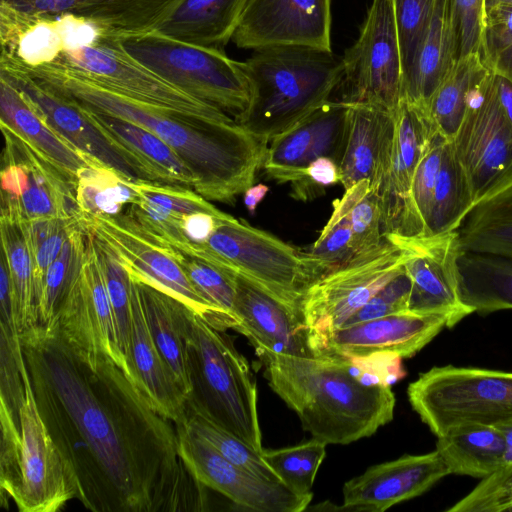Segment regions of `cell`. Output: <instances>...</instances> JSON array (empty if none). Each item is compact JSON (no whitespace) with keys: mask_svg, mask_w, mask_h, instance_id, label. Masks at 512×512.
Wrapping results in <instances>:
<instances>
[{"mask_svg":"<svg viewBox=\"0 0 512 512\" xmlns=\"http://www.w3.org/2000/svg\"><path fill=\"white\" fill-rule=\"evenodd\" d=\"M40 414L94 512L205 510L204 485L183 461L176 424L104 352L55 323L19 335Z\"/></svg>","mask_w":512,"mask_h":512,"instance_id":"1","label":"cell"},{"mask_svg":"<svg viewBox=\"0 0 512 512\" xmlns=\"http://www.w3.org/2000/svg\"><path fill=\"white\" fill-rule=\"evenodd\" d=\"M40 83L77 103L135 123L163 140L189 166L195 191L208 200L232 205L255 181L269 142L237 122L202 124L119 95L60 58L26 65Z\"/></svg>","mask_w":512,"mask_h":512,"instance_id":"2","label":"cell"},{"mask_svg":"<svg viewBox=\"0 0 512 512\" xmlns=\"http://www.w3.org/2000/svg\"><path fill=\"white\" fill-rule=\"evenodd\" d=\"M258 354L270 388L298 415L303 429L327 445L369 437L393 419V373L381 355Z\"/></svg>","mask_w":512,"mask_h":512,"instance_id":"3","label":"cell"},{"mask_svg":"<svg viewBox=\"0 0 512 512\" xmlns=\"http://www.w3.org/2000/svg\"><path fill=\"white\" fill-rule=\"evenodd\" d=\"M243 63L251 98L238 123L268 142L331 100L343 73L332 51L305 47L256 50Z\"/></svg>","mask_w":512,"mask_h":512,"instance_id":"4","label":"cell"},{"mask_svg":"<svg viewBox=\"0 0 512 512\" xmlns=\"http://www.w3.org/2000/svg\"><path fill=\"white\" fill-rule=\"evenodd\" d=\"M186 349L192 386L186 407L262 453L256 380L232 339L188 309Z\"/></svg>","mask_w":512,"mask_h":512,"instance_id":"5","label":"cell"},{"mask_svg":"<svg viewBox=\"0 0 512 512\" xmlns=\"http://www.w3.org/2000/svg\"><path fill=\"white\" fill-rule=\"evenodd\" d=\"M18 419L0 408V487L20 512H56L77 498L75 474L38 409L26 362Z\"/></svg>","mask_w":512,"mask_h":512,"instance_id":"6","label":"cell"},{"mask_svg":"<svg viewBox=\"0 0 512 512\" xmlns=\"http://www.w3.org/2000/svg\"><path fill=\"white\" fill-rule=\"evenodd\" d=\"M105 38L140 65L218 107L237 123L248 109L251 89L244 63L229 58L222 49L184 42L154 30Z\"/></svg>","mask_w":512,"mask_h":512,"instance_id":"7","label":"cell"},{"mask_svg":"<svg viewBox=\"0 0 512 512\" xmlns=\"http://www.w3.org/2000/svg\"><path fill=\"white\" fill-rule=\"evenodd\" d=\"M188 255L246 278L301 316L308 288L323 276L304 251L234 217Z\"/></svg>","mask_w":512,"mask_h":512,"instance_id":"8","label":"cell"},{"mask_svg":"<svg viewBox=\"0 0 512 512\" xmlns=\"http://www.w3.org/2000/svg\"><path fill=\"white\" fill-rule=\"evenodd\" d=\"M408 400L437 437L464 424L512 421V373L452 365L433 367L407 388Z\"/></svg>","mask_w":512,"mask_h":512,"instance_id":"9","label":"cell"},{"mask_svg":"<svg viewBox=\"0 0 512 512\" xmlns=\"http://www.w3.org/2000/svg\"><path fill=\"white\" fill-rule=\"evenodd\" d=\"M410 255L407 245L387 237L377 248L354 255L308 288L301 312L315 353L333 331L404 271Z\"/></svg>","mask_w":512,"mask_h":512,"instance_id":"10","label":"cell"},{"mask_svg":"<svg viewBox=\"0 0 512 512\" xmlns=\"http://www.w3.org/2000/svg\"><path fill=\"white\" fill-rule=\"evenodd\" d=\"M80 224L115 254L129 275L180 301L219 330H235L239 325L235 315L206 301L167 248L144 233L126 213L83 215Z\"/></svg>","mask_w":512,"mask_h":512,"instance_id":"11","label":"cell"},{"mask_svg":"<svg viewBox=\"0 0 512 512\" xmlns=\"http://www.w3.org/2000/svg\"><path fill=\"white\" fill-rule=\"evenodd\" d=\"M58 58L83 70L99 85L138 103L202 124L236 122L223 110L166 81L129 57L111 40L63 51Z\"/></svg>","mask_w":512,"mask_h":512,"instance_id":"12","label":"cell"},{"mask_svg":"<svg viewBox=\"0 0 512 512\" xmlns=\"http://www.w3.org/2000/svg\"><path fill=\"white\" fill-rule=\"evenodd\" d=\"M343 73L334 100L395 112L403 67L392 0H372L356 42L341 58Z\"/></svg>","mask_w":512,"mask_h":512,"instance_id":"13","label":"cell"},{"mask_svg":"<svg viewBox=\"0 0 512 512\" xmlns=\"http://www.w3.org/2000/svg\"><path fill=\"white\" fill-rule=\"evenodd\" d=\"M452 143L475 206L512 187V126L500 105L492 70L475 87Z\"/></svg>","mask_w":512,"mask_h":512,"instance_id":"14","label":"cell"},{"mask_svg":"<svg viewBox=\"0 0 512 512\" xmlns=\"http://www.w3.org/2000/svg\"><path fill=\"white\" fill-rule=\"evenodd\" d=\"M1 214L18 222L39 218L80 219L76 185L18 132L0 122Z\"/></svg>","mask_w":512,"mask_h":512,"instance_id":"15","label":"cell"},{"mask_svg":"<svg viewBox=\"0 0 512 512\" xmlns=\"http://www.w3.org/2000/svg\"><path fill=\"white\" fill-rule=\"evenodd\" d=\"M394 137L387 172L376 194L382 206L385 235L392 240L425 236L410 199L416 168L438 133L426 110L401 99L394 113Z\"/></svg>","mask_w":512,"mask_h":512,"instance_id":"16","label":"cell"},{"mask_svg":"<svg viewBox=\"0 0 512 512\" xmlns=\"http://www.w3.org/2000/svg\"><path fill=\"white\" fill-rule=\"evenodd\" d=\"M179 452L192 475L235 504L258 512H301L312 496H301L282 482L259 478L231 463L184 422L176 423Z\"/></svg>","mask_w":512,"mask_h":512,"instance_id":"17","label":"cell"},{"mask_svg":"<svg viewBox=\"0 0 512 512\" xmlns=\"http://www.w3.org/2000/svg\"><path fill=\"white\" fill-rule=\"evenodd\" d=\"M253 51L331 48V0H249L231 40Z\"/></svg>","mask_w":512,"mask_h":512,"instance_id":"18","label":"cell"},{"mask_svg":"<svg viewBox=\"0 0 512 512\" xmlns=\"http://www.w3.org/2000/svg\"><path fill=\"white\" fill-rule=\"evenodd\" d=\"M0 78L20 91L41 118L77 150L117 169L131 180H141L75 102L37 81L18 57L3 50Z\"/></svg>","mask_w":512,"mask_h":512,"instance_id":"19","label":"cell"},{"mask_svg":"<svg viewBox=\"0 0 512 512\" xmlns=\"http://www.w3.org/2000/svg\"><path fill=\"white\" fill-rule=\"evenodd\" d=\"M393 241L411 249V255L404 264L411 280L408 311L444 315L448 318L449 328L473 313L459 294L457 258L461 248L456 230Z\"/></svg>","mask_w":512,"mask_h":512,"instance_id":"20","label":"cell"},{"mask_svg":"<svg viewBox=\"0 0 512 512\" xmlns=\"http://www.w3.org/2000/svg\"><path fill=\"white\" fill-rule=\"evenodd\" d=\"M86 233L87 251L81 277L52 323L57 325L68 340L83 348L108 354L129 372L118 346L101 264L92 236Z\"/></svg>","mask_w":512,"mask_h":512,"instance_id":"21","label":"cell"},{"mask_svg":"<svg viewBox=\"0 0 512 512\" xmlns=\"http://www.w3.org/2000/svg\"><path fill=\"white\" fill-rule=\"evenodd\" d=\"M445 327L449 328V321L444 315L400 311L333 331L317 353L348 357L390 354L410 358Z\"/></svg>","mask_w":512,"mask_h":512,"instance_id":"22","label":"cell"},{"mask_svg":"<svg viewBox=\"0 0 512 512\" xmlns=\"http://www.w3.org/2000/svg\"><path fill=\"white\" fill-rule=\"evenodd\" d=\"M450 472L437 450L369 467L343 486L342 510L383 512L420 496Z\"/></svg>","mask_w":512,"mask_h":512,"instance_id":"23","label":"cell"},{"mask_svg":"<svg viewBox=\"0 0 512 512\" xmlns=\"http://www.w3.org/2000/svg\"><path fill=\"white\" fill-rule=\"evenodd\" d=\"M233 275L234 313L240 321L235 331L246 336L258 352L315 354L301 315L253 282L236 273Z\"/></svg>","mask_w":512,"mask_h":512,"instance_id":"24","label":"cell"},{"mask_svg":"<svg viewBox=\"0 0 512 512\" xmlns=\"http://www.w3.org/2000/svg\"><path fill=\"white\" fill-rule=\"evenodd\" d=\"M75 103L141 180L195 190L197 179L192 170L155 134L125 119Z\"/></svg>","mask_w":512,"mask_h":512,"instance_id":"25","label":"cell"},{"mask_svg":"<svg viewBox=\"0 0 512 512\" xmlns=\"http://www.w3.org/2000/svg\"><path fill=\"white\" fill-rule=\"evenodd\" d=\"M182 0H0L1 5L34 17L73 14L96 24L101 37L154 30Z\"/></svg>","mask_w":512,"mask_h":512,"instance_id":"26","label":"cell"},{"mask_svg":"<svg viewBox=\"0 0 512 512\" xmlns=\"http://www.w3.org/2000/svg\"><path fill=\"white\" fill-rule=\"evenodd\" d=\"M130 282L132 316L126 355L130 376L160 414L175 424L182 422L185 419L186 396L153 341L131 277Z\"/></svg>","mask_w":512,"mask_h":512,"instance_id":"27","label":"cell"},{"mask_svg":"<svg viewBox=\"0 0 512 512\" xmlns=\"http://www.w3.org/2000/svg\"><path fill=\"white\" fill-rule=\"evenodd\" d=\"M458 52L454 0H436L412 66L404 79L402 99L426 110L436 87L458 58Z\"/></svg>","mask_w":512,"mask_h":512,"instance_id":"28","label":"cell"},{"mask_svg":"<svg viewBox=\"0 0 512 512\" xmlns=\"http://www.w3.org/2000/svg\"><path fill=\"white\" fill-rule=\"evenodd\" d=\"M394 113L371 105L349 104L346 141L338 163L345 190L359 181L373 180L393 143Z\"/></svg>","mask_w":512,"mask_h":512,"instance_id":"29","label":"cell"},{"mask_svg":"<svg viewBox=\"0 0 512 512\" xmlns=\"http://www.w3.org/2000/svg\"><path fill=\"white\" fill-rule=\"evenodd\" d=\"M249 0H182L155 29L184 42L222 49L232 40Z\"/></svg>","mask_w":512,"mask_h":512,"instance_id":"30","label":"cell"},{"mask_svg":"<svg viewBox=\"0 0 512 512\" xmlns=\"http://www.w3.org/2000/svg\"><path fill=\"white\" fill-rule=\"evenodd\" d=\"M130 277L137 287L153 341L187 399L192 391L186 349L189 308L165 292L131 275Z\"/></svg>","mask_w":512,"mask_h":512,"instance_id":"31","label":"cell"},{"mask_svg":"<svg viewBox=\"0 0 512 512\" xmlns=\"http://www.w3.org/2000/svg\"><path fill=\"white\" fill-rule=\"evenodd\" d=\"M0 122L29 141L75 185L78 171L97 159L77 150L58 135L14 86L0 78ZM102 163V162H101Z\"/></svg>","mask_w":512,"mask_h":512,"instance_id":"32","label":"cell"},{"mask_svg":"<svg viewBox=\"0 0 512 512\" xmlns=\"http://www.w3.org/2000/svg\"><path fill=\"white\" fill-rule=\"evenodd\" d=\"M457 273L460 298L473 313L512 309V258L461 249Z\"/></svg>","mask_w":512,"mask_h":512,"instance_id":"33","label":"cell"},{"mask_svg":"<svg viewBox=\"0 0 512 512\" xmlns=\"http://www.w3.org/2000/svg\"><path fill=\"white\" fill-rule=\"evenodd\" d=\"M437 439L436 450L450 474L482 479L504 464L505 441L496 426L459 425Z\"/></svg>","mask_w":512,"mask_h":512,"instance_id":"34","label":"cell"},{"mask_svg":"<svg viewBox=\"0 0 512 512\" xmlns=\"http://www.w3.org/2000/svg\"><path fill=\"white\" fill-rule=\"evenodd\" d=\"M488 71L480 54L459 57L430 97L426 112L437 132L447 140L455 137L473 91Z\"/></svg>","mask_w":512,"mask_h":512,"instance_id":"35","label":"cell"},{"mask_svg":"<svg viewBox=\"0 0 512 512\" xmlns=\"http://www.w3.org/2000/svg\"><path fill=\"white\" fill-rule=\"evenodd\" d=\"M474 206L466 173L456 156L452 141L447 140L443 146L425 236L457 230Z\"/></svg>","mask_w":512,"mask_h":512,"instance_id":"36","label":"cell"},{"mask_svg":"<svg viewBox=\"0 0 512 512\" xmlns=\"http://www.w3.org/2000/svg\"><path fill=\"white\" fill-rule=\"evenodd\" d=\"M456 231L462 250L512 258V187L474 206Z\"/></svg>","mask_w":512,"mask_h":512,"instance_id":"37","label":"cell"},{"mask_svg":"<svg viewBox=\"0 0 512 512\" xmlns=\"http://www.w3.org/2000/svg\"><path fill=\"white\" fill-rule=\"evenodd\" d=\"M1 253L10 273L13 321L18 335L38 325L33 281V256L18 221L1 214Z\"/></svg>","mask_w":512,"mask_h":512,"instance_id":"38","label":"cell"},{"mask_svg":"<svg viewBox=\"0 0 512 512\" xmlns=\"http://www.w3.org/2000/svg\"><path fill=\"white\" fill-rule=\"evenodd\" d=\"M131 180L101 162L82 167L76 177L80 216H116L136 198Z\"/></svg>","mask_w":512,"mask_h":512,"instance_id":"39","label":"cell"},{"mask_svg":"<svg viewBox=\"0 0 512 512\" xmlns=\"http://www.w3.org/2000/svg\"><path fill=\"white\" fill-rule=\"evenodd\" d=\"M86 251L87 233L79 222L46 273L37 309L39 325H48L55 320L81 277Z\"/></svg>","mask_w":512,"mask_h":512,"instance_id":"40","label":"cell"},{"mask_svg":"<svg viewBox=\"0 0 512 512\" xmlns=\"http://www.w3.org/2000/svg\"><path fill=\"white\" fill-rule=\"evenodd\" d=\"M326 443L312 438L304 443L265 450L261 456L279 480L301 496H313L312 486L326 455Z\"/></svg>","mask_w":512,"mask_h":512,"instance_id":"41","label":"cell"},{"mask_svg":"<svg viewBox=\"0 0 512 512\" xmlns=\"http://www.w3.org/2000/svg\"><path fill=\"white\" fill-rule=\"evenodd\" d=\"M182 422L195 435L209 443L231 463L259 478L281 482L275 472L263 460L261 453L255 451L243 440L216 425L202 414L186 407L185 419Z\"/></svg>","mask_w":512,"mask_h":512,"instance_id":"42","label":"cell"},{"mask_svg":"<svg viewBox=\"0 0 512 512\" xmlns=\"http://www.w3.org/2000/svg\"><path fill=\"white\" fill-rule=\"evenodd\" d=\"M351 197L347 190L332 203V213L318 239L304 251L325 275L354 256L350 220Z\"/></svg>","mask_w":512,"mask_h":512,"instance_id":"43","label":"cell"},{"mask_svg":"<svg viewBox=\"0 0 512 512\" xmlns=\"http://www.w3.org/2000/svg\"><path fill=\"white\" fill-rule=\"evenodd\" d=\"M91 236L96 254L101 264L112 307L118 346L126 360L130 341L132 316L130 277L127 270L115 254L103 242L99 241L92 234Z\"/></svg>","mask_w":512,"mask_h":512,"instance_id":"44","label":"cell"},{"mask_svg":"<svg viewBox=\"0 0 512 512\" xmlns=\"http://www.w3.org/2000/svg\"><path fill=\"white\" fill-rule=\"evenodd\" d=\"M351 197L350 220L354 255L373 250L387 240L381 201L370 181H359L346 189Z\"/></svg>","mask_w":512,"mask_h":512,"instance_id":"45","label":"cell"},{"mask_svg":"<svg viewBox=\"0 0 512 512\" xmlns=\"http://www.w3.org/2000/svg\"><path fill=\"white\" fill-rule=\"evenodd\" d=\"M166 248L179 264L195 290L206 301L235 315L236 289L232 272L223 270L201 258L185 254L170 247Z\"/></svg>","mask_w":512,"mask_h":512,"instance_id":"46","label":"cell"},{"mask_svg":"<svg viewBox=\"0 0 512 512\" xmlns=\"http://www.w3.org/2000/svg\"><path fill=\"white\" fill-rule=\"evenodd\" d=\"M132 185L136 193L135 199L160 206L179 217L201 212L224 219L231 217L191 188L145 180L133 181Z\"/></svg>","mask_w":512,"mask_h":512,"instance_id":"47","label":"cell"},{"mask_svg":"<svg viewBox=\"0 0 512 512\" xmlns=\"http://www.w3.org/2000/svg\"><path fill=\"white\" fill-rule=\"evenodd\" d=\"M448 512L512 511V464H503L482 478L465 497L447 509Z\"/></svg>","mask_w":512,"mask_h":512,"instance_id":"48","label":"cell"},{"mask_svg":"<svg viewBox=\"0 0 512 512\" xmlns=\"http://www.w3.org/2000/svg\"><path fill=\"white\" fill-rule=\"evenodd\" d=\"M398 31L403 82L408 74L436 0H392Z\"/></svg>","mask_w":512,"mask_h":512,"instance_id":"49","label":"cell"},{"mask_svg":"<svg viewBox=\"0 0 512 512\" xmlns=\"http://www.w3.org/2000/svg\"><path fill=\"white\" fill-rule=\"evenodd\" d=\"M446 138L435 135L430 146L420 160L411 186L410 199L413 210L424 229L431 212L434 186L441 163Z\"/></svg>","mask_w":512,"mask_h":512,"instance_id":"50","label":"cell"},{"mask_svg":"<svg viewBox=\"0 0 512 512\" xmlns=\"http://www.w3.org/2000/svg\"><path fill=\"white\" fill-rule=\"evenodd\" d=\"M410 291L411 280L404 268V271L388 282L363 307L353 314L343 326L408 310Z\"/></svg>","mask_w":512,"mask_h":512,"instance_id":"51","label":"cell"},{"mask_svg":"<svg viewBox=\"0 0 512 512\" xmlns=\"http://www.w3.org/2000/svg\"><path fill=\"white\" fill-rule=\"evenodd\" d=\"M458 21V58L468 54L482 56L486 0H454Z\"/></svg>","mask_w":512,"mask_h":512,"instance_id":"52","label":"cell"},{"mask_svg":"<svg viewBox=\"0 0 512 512\" xmlns=\"http://www.w3.org/2000/svg\"><path fill=\"white\" fill-rule=\"evenodd\" d=\"M512 44V5L497 3L486 8L482 58L491 57Z\"/></svg>","mask_w":512,"mask_h":512,"instance_id":"53","label":"cell"},{"mask_svg":"<svg viewBox=\"0 0 512 512\" xmlns=\"http://www.w3.org/2000/svg\"><path fill=\"white\" fill-rule=\"evenodd\" d=\"M340 183V172L334 160L320 157L312 161L305 169L303 178L291 184V196L307 201L323 193V189Z\"/></svg>","mask_w":512,"mask_h":512,"instance_id":"54","label":"cell"},{"mask_svg":"<svg viewBox=\"0 0 512 512\" xmlns=\"http://www.w3.org/2000/svg\"><path fill=\"white\" fill-rule=\"evenodd\" d=\"M79 222V219L66 222L40 245L33 256V281L37 309L46 273L61 253L71 230Z\"/></svg>","mask_w":512,"mask_h":512,"instance_id":"55","label":"cell"},{"mask_svg":"<svg viewBox=\"0 0 512 512\" xmlns=\"http://www.w3.org/2000/svg\"><path fill=\"white\" fill-rule=\"evenodd\" d=\"M232 217L233 216L224 219L204 212L182 216L179 220V224L186 238L187 245L185 249L180 252L188 253L192 246L205 243L220 221L229 220Z\"/></svg>","mask_w":512,"mask_h":512,"instance_id":"56","label":"cell"},{"mask_svg":"<svg viewBox=\"0 0 512 512\" xmlns=\"http://www.w3.org/2000/svg\"><path fill=\"white\" fill-rule=\"evenodd\" d=\"M70 220L74 219L39 218L19 222L32 256H34L40 245L47 238L53 235L62 225Z\"/></svg>","mask_w":512,"mask_h":512,"instance_id":"57","label":"cell"},{"mask_svg":"<svg viewBox=\"0 0 512 512\" xmlns=\"http://www.w3.org/2000/svg\"><path fill=\"white\" fill-rule=\"evenodd\" d=\"M0 325L18 334L13 321L12 285L7 261L0 256Z\"/></svg>","mask_w":512,"mask_h":512,"instance_id":"58","label":"cell"},{"mask_svg":"<svg viewBox=\"0 0 512 512\" xmlns=\"http://www.w3.org/2000/svg\"><path fill=\"white\" fill-rule=\"evenodd\" d=\"M485 64L495 74L512 82V44L495 54Z\"/></svg>","mask_w":512,"mask_h":512,"instance_id":"59","label":"cell"},{"mask_svg":"<svg viewBox=\"0 0 512 512\" xmlns=\"http://www.w3.org/2000/svg\"><path fill=\"white\" fill-rule=\"evenodd\" d=\"M496 84L500 105L512 126V82L496 74Z\"/></svg>","mask_w":512,"mask_h":512,"instance_id":"60","label":"cell"},{"mask_svg":"<svg viewBox=\"0 0 512 512\" xmlns=\"http://www.w3.org/2000/svg\"><path fill=\"white\" fill-rule=\"evenodd\" d=\"M269 188L264 184L252 185L244 194V204L250 214H255L258 204L264 199Z\"/></svg>","mask_w":512,"mask_h":512,"instance_id":"61","label":"cell"},{"mask_svg":"<svg viewBox=\"0 0 512 512\" xmlns=\"http://www.w3.org/2000/svg\"><path fill=\"white\" fill-rule=\"evenodd\" d=\"M496 427L501 431L505 441L504 464H512V421Z\"/></svg>","mask_w":512,"mask_h":512,"instance_id":"62","label":"cell"},{"mask_svg":"<svg viewBox=\"0 0 512 512\" xmlns=\"http://www.w3.org/2000/svg\"><path fill=\"white\" fill-rule=\"evenodd\" d=\"M497 3H506L512 5V0H486V8L497 4Z\"/></svg>","mask_w":512,"mask_h":512,"instance_id":"63","label":"cell"}]
</instances>
